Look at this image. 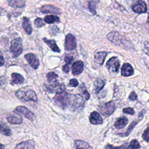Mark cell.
Listing matches in <instances>:
<instances>
[{
	"label": "cell",
	"mask_w": 149,
	"mask_h": 149,
	"mask_svg": "<svg viewBox=\"0 0 149 149\" xmlns=\"http://www.w3.org/2000/svg\"><path fill=\"white\" fill-rule=\"evenodd\" d=\"M53 100L57 106L62 108H65L70 103V98L68 94L63 90L56 92Z\"/></svg>",
	"instance_id": "obj_1"
},
{
	"label": "cell",
	"mask_w": 149,
	"mask_h": 149,
	"mask_svg": "<svg viewBox=\"0 0 149 149\" xmlns=\"http://www.w3.org/2000/svg\"><path fill=\"white\" fill-rule=\"evenodd\" d=\"M9 50L13 58H17L22 53L23 44L20 37L15 38L11 41Z\"/></svg>",
	"instance_id": "obj_2"
},
{
	"label": "cell",
	"mask_w": 149,
	"mask_h": 149,
	"mask_svg": "<svg viewBox=\"0 0 149 149\" xmlns=\"http://www.w3.org/2000/svg\"><path fill=\"white\" fill-rule=\"evenodd\" d=\"M16 96L20 100L25 101H37V97L34 91L32 90H30L26 91L18 90L15 93Z\"/></svg>",
	"instance_id": "obj_3"
},
{
	"label": "cell",
	"mask_w": 149,
	"mask_h": 149,
	"mask_svg": "<svg viewBox=\"0 0 149 149\" xmlns=\"http://www.w3.org/2000/svg\"><path fill=\"white\" fill-rule=\"evenodd\" d=\"M98 109L101 113L105 116H109L113 113L115 110V103L111 101L107 103L101 104L98 106Z\"/></svg>",
	"instance_id": "obj_4"
},
{
	"label": "cell",
	"mask_w": 149,
	"mask_h": 149,
	"mask_svg": "<svg viewBox=\"0 0 149 149\" xmlns=\"http://www.w3.org/2000/svg\"><path fill=\"white\" fill-rule=\"evenodd\" d=\"M106 65L109 73H116L118 72L120 66V62L117 57L114 56L109 59L107 62Z\"/></svg>",
	"instance_id": "obj_5"
},
{
	"label": "cell",
	"mask_w": 149,
	"mask_h": 149,
	"mask_svg": "<svg viewBox=\"0 0 149 149\" xmlns=\"http://www.w3.org/2000/svg\"><path fill=\"white\" fill-rule=\"evenodd\" d=\"M76 48V41L72 34H68L65 37V48L67 51H72Z\"/></svg>",
	"instance_id": "obj_6"
},
{
	"label": "cell",
	"mask_w": 149,
	"mask_h": 149,
	"mask_svg": "<svg viewBox=\"0 0 149 149\" xmlns=\"http://www.w3.org/2000/svg\"><path fill=\"white\" fill-rule=\"evenodd\" d=\"M132 10L137 13H142L146 12L147 10V5L144 1L141 0H138L132 6Z\"/></svg>",
	"instance_id": "obj_7"
},
{
	"label": "cell",
	"mask_w": 149,
	"mask_h": 149,
	"mask_svg": "<svg viewBox=\"0 0 149 149\" xmlns=\"http://www.w3.org/2000/svg\"><path fill=\"white\" fill-rule=\"evenodd\" d=\"M16 112L19 113L24 116L26 118L30 120H33L34 119V115L30 110L24 106H19L14 111Z\"/></svg>",
	"instance_id": "obj_8"
},
{
	"label": "cell",
	"mask_w": 149,
	"mask_h": 149,
	"mask_svg": "<svg viewBox=\"0 0 149 149\" xmlns=\"http://www.w3.org/2000/svg\"><path fill=\"white\" fill-rule=\"evenodd\" d=\"M24 58L27 60L31 66V67L34 69H38L39 66V61L36 56L33 53H28L24 55Z\"/></svg>",
	"instance_id": "obj_9"
},
{
	"label": "cell",
	"mask_w": 149,
	"mask_h": 149,
	"mask_svg": "<svg viewBox=\"0 0 149 149\" xmlns=\"http://www.w3.org/2000/svg\"><path fill=\"white\" fill-rule=\"evenodd\" d=\"M107 38L116 45H120L121 44H123L122 41L123 40L122 38V37L116 31L109 33L107 35Z\"/></svg>",
	"instance_id": "obj_10"
},
{
	"label": "cell",
	"mask_w": 149,
	"mask_h": 149,
	"mask_svg": "<svg viewBox=\"0 0 149 149\" xmlns=\"http://www.w3.org/2000/svg\"><path fill=\"white\" fill-rule=\"evenodd\" d=\"M41 12L44 13H55V14H60L61 13V10L51 5H44L41 6Z\"/></svg>",
	"instance_id": "obj_11"
},
{
	"label": "cell",
	"mask_w": 149,
	"mask_h": 149,
	"mask_svg": "<svg viewBox=\"0 0 149 149\" xmlns=\"http://www.w3.org/2000/svg\"><path fill=\"white\" fill-rule=\"evenodd\" d=\"M84 63L81 61H78L74 62L72 66V73L74 75H79L83 70Z\"/></svg>",
	"instance_id": "obj_12"
},
{
	"label": "cell",
	"mask_w": 149,
	"mask_h": 149,
	"mask_svg": "<svg viewBox=\"0 0 149 149\" xmlns=\"http://www.w3.org/2000/svg\"><path fill=\"white\" fill-rule=\"evenodd\" d=\"M73 97L74 98L73 100L72 107L74 108V109H77L78 108H82L84 103V101L83 97L79 94L73 95Z\"/></svg>",
	"instance_id": "obj_13"
},
{
	"label": "cell",
	"mask_w": 149,
	"mask_h": 149,
	"mask_svg": "<svg viewBox=\"0 0 149 149\" xmlns=\"http://www.w3.org/2000/svg\"><path fill=\"white\" fill-rule=\"evenodd\" d=\"M89 120L90 123L93 125H101L103 122V120L101 115L97 112L95 111H94L92 113H91Z\"/></svg>",
	"instance_id": "obj_14"
},
{
	"label": "cell",
	"mask_w": 149,
	"mask_h": 149,
	"mask_svg": "<svg viewBox=\"0 0 149 149\" xmlns=\"http://www.w3.org/2000/svg\"><path fill=\"white\" fill-rule=\"evenodd\" d=\"M134 73V70L133 67L130 64L126 63L123 65L121 69V74L125 77H127L132 76Z\"/></svg>",
	"instance_id": "obj_15"
},
{
	"label": "cell",
	"mask_w": 149,
	"mask_h": 149,
	"mask_svg": "<svg viewBox=\"0 0 149 149\" xmlns=\"http://www.w3.org/2000/svg\"><path fill=\"white\" fill-rule=\"evenodd\" d=\"M144 112H145V110H144V109L143 110V111H141V112L139 113L138 119H135L134 121H133V122L130 123V125L129 128L127 129V130H126V133H125V136H129V134L131 133L132 130L135 127V126L137 125V123L140 120H141L143 119V115H144Z\"/></svg>",
	"instance_id": "obj_16"
},
{
	"label": "cell",
	"mask_w": 149,
	"mask_h": 149,
	"mask_svg": "<svg viewBox=\"0 0 149 149\" xmlns=\"http://www.w3.org/2000/svg\"><path fill=\"white\" fill-rule=\"evenodd\" d=\"M107 55V52L105 51H100L95 54L94 56L95 62L100 65H102L104 62Z\"/></svg>",
	"instance_id": "obj_17"
},
{
	"label": "cell",
	"mask_w": 149,
	"mask_h": 149,
	"mask_svg": "<svg viewBox=\"0 0 149 149\" xmlns=\"http://www.w3.org/2000/svg\"><path fill=\"white\" fill-rule=\"evenodd\" d=\"M42 40L44 41V42L47 45H48L53 51L56 52H60V49L57 46L56 42L54 40H49L46 38H43Z\"/></svg>",
	"instance_id": "obj_18"
},
{
	"label": "cell",
	"mask_w": 149,
	"mask_h": 149,
	"mask_svg": "<svg viewBox=\"0 0 149 149\" xmlns=\"http://www.w3.org/2000/svg\"><path fill=\"white\" fill-rule=\"evenodd\" d=\"M12 76V80H11V83L12 84H22L24 81V77L22 75H21L19 73H13L11 75Z\"/></svg>",
	"instance_id": "obj_19"
},
{
	"label": "cell",
	"mask_w": 149,
	"mask_h": 149,
	"mask_svg": "<svg viewBox=\"0 0 149 149\" xmlns=\"http://www.w3.org/2000/svg\"><path fill=\"white\" fill-rule=\"evenodd\" d=\"M34 142L31 140L23 141L15 147L16 148H34Z\"/></svg>",
	"instance_id": "obj_20"
},
{
	"label": "cell",
	"mask_w": 149,
	"mask_h": 149,
	"mask_svg": "<svg viewBox=\"0 0 149 149\" xmlns=\"http://www.w3.org/2000/svg\"><path fill=\"white\" fill-rule=\"evenodd\" d=\"M22 26L23 29H24L25 31L28 34H31L33 31L30 20L26 17H24L23 18V23H22Z\"/></svg>",
	"instance_id": "obj_21"
},
{
	"label": "cell",
	"mask_w": 149,
	"mask_h": 149,
	"mask_svg": "<svg viewBox=\"0 0 149 149\" xmlns=\"http://www.w3.org/2000/svg\"><path fill=\"white\" fill-rule=\"evenodd\" d=\"M0 133L6 136H9L12 134L9 127L5 123L2 122H0Z\"/></svg>",
	"instance_id": "obj_22"
},
{
	"label": "cell",
	"mask_w": 149,
	"mask_h": 149,
	"mask_svg": "<svg viewBox=\"0 0 149 149\" xmlns=\"http://www.w3.org/2000/svg\"><path fill=\"white\" fill-rule=\"evenodd\" d=\"M9 5L13 8H22L25 5V2L23 0H9Z\"/></svg>",
	"instance_id": "obj_23"
},
{
	"label": "cell",
	"mask_w": 149,
	"mask_h": 149,
	"mask_svg": "<svg viewBox=\"0 0 149 149\" xmlns=\"http://www.w3.org/2000/svg\"><path fill=\"white\" fill-rule=\"evenodd\" d=\"M105 85V81L101 79H97L94 82V92L97 94L104 87Z\"/></svg>",
	"instance_id": "obj_24"
},
{
	"label": "cell",
	"mask_w": 149,
	"mask_h": 149,
	"mask_svg": "<svg viewBox=\"0 0 149 149\" xmlns=\"http://www.w3.org/2000/svg\"><path fill=\"white\" fill-rule=\"evenodd\" d=\"M8 122L10 124H20L22 122V118L19 116L10 115L7 118Z\"/></svg>",
	"instance_id": "obj_25"
},
{
	"label": "cell",
	"mask_w": 149,
	"mask_h": 149,
	"mask_svg": "<svg viewBox=\"0 0 149 149\" xmlns=\"http://www.w3.org/2000/svg\"><path fill=\"white\" fill-rule=\"evenodd\" d=\"M128 123V120L126 118L123 117L119 118L115 123V127L117 129H122Z\"/></svg>",
	"instance_id": "obj_26"
},
{
	"label": "cell",
	"mask_w": 149,
	"mask_h": 149,
	"mask_svg": "<svg viewBox=\"0 0 149 149\" xmlns=\"http://www.w3.org/2000/svg\"><path fill=\"white\" fill-rule=\"evenodd\" d=\"M44 22L47 23L48 24H51L55 22H60V19L59 17L56 16H54V15H47L46 16H45L44 17Z\"/></svg>",
	"instance_id": "obj_27"
},
{
	"label": "cell",
	"mask_w": 149,
	"mask_h": 149,
	"mask_svg": "<svg viewBox=\"0 0 149 149\" xmlns=\"http://www.w3.org/2000/svg\"><path fill=\"white\" fill-rule=\"evenodd\" d=\"M73 58L72 56H66L65 58V61L66 62L65 65L63 66V70L65 73H68L69 71V65L71 63Z\"/></svg>",
	"instance_id": "obj_28"
},
{
	"label": "cell",
	"mask_w": 149,
	"mask_h": 149,
	"mask_svg": "<svg viewBox=\"0 0 149 149\" xmlns=\"http://www.w3.org/2000/svg\"><path fill=\"white\" fill-rule=\"evenodd\" d=\"M75 147L77 148H90L91 147L88 144L84 141L81 140H76L75 141Z\"/></svg>",
	"instance_id": "obj_29"
},
{
	"label": "cell",
	"mask_w": 149,
	"mask_h": 149,
	"mask_svg": "<svg viewBox=\"0 0 149 149\" xmlns=\"http://www.w3.org/2000/svg\"><path fill=\"white\" fill-rule=\"evenodd\" d=\"M58 77V76L54 72H51L48 73L47 74V78L48 79V81L49 83H54L55 81H56V78Z\"/></svg>",
	"instance_id": "obj_30"
},
{
	"label": "cell",
	"mask_w": 149,
	"mask_h": 149,
	"mask_svg": "<svg viewBox=\"0 0 149 149\" xmlns=\"http://www.w3.org/2000/svg\"><path fill=\"white\" fill-rule=\"evenodd\" d=\"M34 25L38 28L41 27L45 25V23L43 21V20L40 17L36 18L34 21Z\"/></svg>",
	"instance_id": "obj_31"
},
{
	"label": "cell",
	"mask_w": 149,
	"mask_h": 149,
	"mask_svg": "<svg viewBox=\"0 0 149 149\" xmlns=\"http://www.w3.org/2000/svg\"><path fill=\"white\" fill-rule=\"evenodd\" d=\"M140 148V146L136 139L130 141L129 146H128V148Z\"/></svg>",
	"instance_id": "obj_32"
},
{
	"label": "cell",
	"mask_w": 149,
	"mask_h": 149,
	"mask_svg": "<svg viewBox=\"0 0 149 149\" xmlns=\"http://www.w3.org/2000/svg\"><path fill=\"white\" fill-rule=\"evenodd\" d=\"M142 137L146 141L149 143V126L147 127V128L144 132V133L142 135Z\"/></svg>",
	"instance_id": "obj_33"
},
{
	"label": "cell",
	"mask_w": 149,
	"mask_h": 149,
	"mask_svg": "<svg viewBox=\"0 0 149 149\" xmlns=\"http://www.w3.org/2000/svg\"><path fill=\"white\" fill-rule=\"evenodd\" d=\"M88 8L90 11L93 14L95 15L96 13V9H95V3L91 1L88 3Z\"/></svg>",
	"instance_id": "obj_34"
},
{
	"label": "cell",
	"mask_w": 149,
	"mask_h": 149,
	"mask_svg": "<svg viewBox=\"0 0 149 149\" xmlns=\"http://www.w3.org/2000/svg\"><path fill=\"white\" fill-rule=\"evenodd\" d=\"M123 112L125 113H127V114H129V115H134V111L133 108H130V107H128V108H123Z\"/></svg>",
	"instance_id": "obj_35"
},
{
	"label": "cell",
	"mask_w": 149,
	"mask_h": 149,
	"mask_svg": "<svg viewBox=\"0 0 149 149\" xmlns=\"http://www.w3.org/2000/svg\"><path fill=\"white\" fill-rule=\"evenodd\" d=\"M143 51L148 56H149V42H144Z\"/></svg>",
	"instance_id": "obj_36"
},
{
	"label": "cell",
	"mask_w": 149,
	"mask_h": 149,
	"mask_svg": "<svg viewBox=\"0 0 149 149\" xmlns=\"http://www.w3.org/2000/svg\"><path fill=\"white\" fill-rule=\"evenodd\" d=\"M82 88V87H81ZM83 89H81V91H82V94L84 96L86 100H88L89 98H90V94L89 93H88V91H87V90L86 89V88H82Z\"/></svg>",
	"instance_id": "obj_37"
},
{
	"label": "cell",
	"mask_w": 149,
	"mask_h": 149,
	"mask_svg": "<svg viewBox=\"0 0 149 149\" xmlns=\"http://www.w3.org/2000/svg\"><path fill=\"white\" fill-rule=\"evenodd\" d=\"M129 100H130L132 101L136 100L137 99V96L136 93L134 91H132L129 96Z\"/></svg>",
	"instance_id": "obj_38"
},
{
	"label": "cell",
	"mask_w": 149,
	"mask_h": 149,
	"mask_svg": "<svg viewBox=\"0 0 149 149\" xmlns=\"http://www.w3.org/2000/svg\"><path fill=\"white\" fill-rule=\"evenodd\" d=\"M78 85V81L76 79H72L69 81V86L72 87H76Z\"/></svg>",
	"instance_id": "obj_39"
},
{
	"label": "cell",
	"mask_w": 149,
	"mask_h": 149,
	"mask_svg": "<svg viewBox=\"0 0 149 149\" xmlns=\"http://www.w3.org/2000/svg\"><path fill=\"white\" fill-rule=\"evenodd\" d=\"M4 64H5V59L2 56L0 55V67L2 66Z\"/></svg>",
	"instance_id": "obj_40"
},
{
	"label": "cell",
	"mask_w": 149,
	"mask_h": 149,
	"mask_svg": "<svg viewBox=\"0 0 149 149\" xmlns=\"http://www.w3.org/2000/svg\"><path fill=\"white\" fill-rule=\"evenodd\" d=\"M5 83V78L3 76L0 77V86L4 84Z\"/></svg>",
	"instance_id": "obj_41"
},
{
	"label": "cell",
	"mask_w": 149,
	"mask_h": 149,
	"mask_svg": "<svg viewBox=\"0 0 149 149\" xmlns=\"http://www.w3.org/2000/svg\"><path fill=\"white\" fill-rule=\"evenodd\" d=\"M5 148V146L2 144H0V149H2V148Z\"/></svg>",
	"instance_id": "obj_42"
}]
</instances>
